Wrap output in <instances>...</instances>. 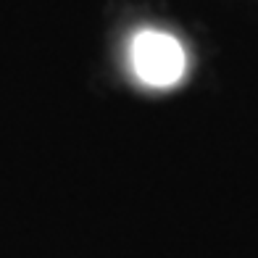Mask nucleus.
Returning a JSON list of instances; mask_svg holds the SVG:
<instances>
[{
	"label": "nucleus",
	"instance_id": "nucleus-1",
	"mask_svg": "<svg viewBox=\"0 0 258 258\" xmlns=\"http://www.w3.org/2000/svg\"><path fill=\"white\" fill-rule=\"evenodd\" d=\"M187 58L177 37L166 32L145 29L132 42V69L150 87H171L184 74Z\"/></svg>",
	"mask_w": 258,
	"mask_h": 258
}]
</instances>
